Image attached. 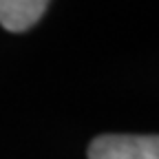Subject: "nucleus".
<instances>
[{
	"label": "nucleus",
	"mask_w": 159,
	"mask_h": 159,
	"mask_svg": "<svg viewBox=\"0 0 159 159\" xmlns=\"http://www.w3.org/2000/svg\"><path fill=\"white\" fill-rule=\"evenodd\" d=\"M89 159H159V135H99Z\"/></svg>",
	"instance_id": "f257e3e1"
},
{
	"label": "nucleus",
	"mask_w": 159,
	"mask_h": 159,
	"mask_svg": "<svg viewBox=\"0 0 159 159\" xmlns=\"http://www.w3.org/2000/svg\"><path fill=\"white\" fill-rule=\"evenodd\" d=\"M49 9L44 0H0V25L7 31L22 33L31 29Z\"/></svg>",
	"instance_id": "f03ea898"
}]
</instances>
